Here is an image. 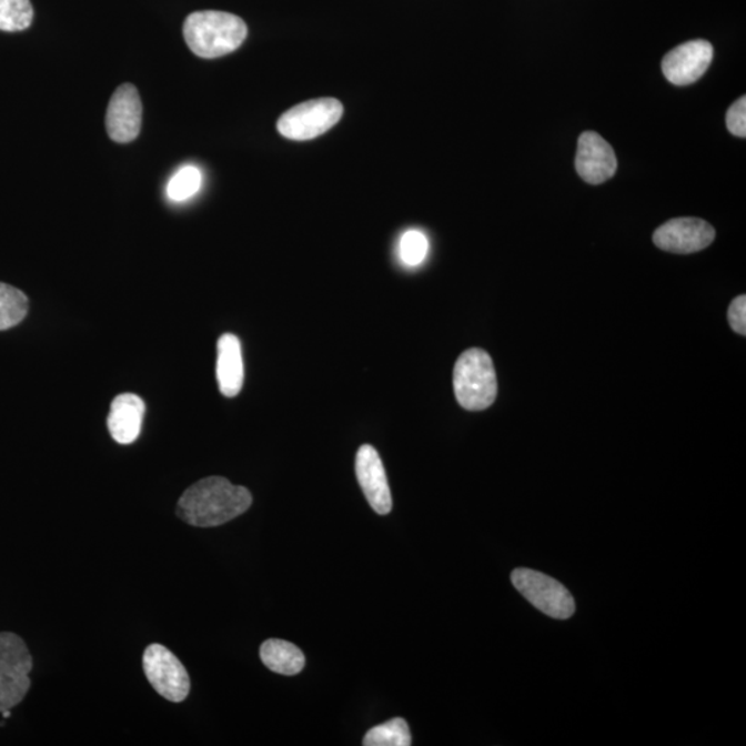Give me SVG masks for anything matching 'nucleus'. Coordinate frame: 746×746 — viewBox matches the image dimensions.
Returning <instances> with one entry per match:
<instances>
[{"label": "nucleus", "instance_id": "nucleus-21", "mask_svg": "<svg viewBox=\"0 0 746 746\" xmlns=\"http://www.w3.org/2000/svg\"><path fill=\"white\" fill-rule=\"evenodd\" d=\"M726 123L728 132L745 138L746 135V98L739 99L727 111Z\"/></svg>", "mask_w": 746, "mask_h": 746}, {"label": "nucleus", "instance_id": "nucleus-14", "mask_svg": "<svg viewBox=\"0 0 746 746\" xmlns=\"http://www.w3.org/2000/svg\"><path fill=\"white\" fill-rule=\"evenodd\" d=\"M216 376L220 392L233 399L244 386V360L240 339L233 333H224L218 341Z\"/></svg>", "mask_w": 746, "mask_h": 746}, {"label": "nucleus", "instance_id": "nucleus-16", "mask_svg": "<svg viewBox=\"0 0 746 746\" xmlns=\"http://www.w3.org/2000/svg\"><path fill=\"white\" fill-rule=\"evenodd\" d=\"M28 314V298L17 288L0 282V331L19 325Z\"/></svg>", "mask_w": 746, "mask_h": 746}, {"label": "nucleus", "instance_id": "nucleus-2", "mask_svg": "<svg viewBox=\"0 0 746 746\" xmlns=\"http://www.w3.org/2000/svg\"><path fill=\"white\" fill-rule=\"evenodd\" d=\"M186 44L202 59H218L235 52L248 36L245 21L224 11H196L183 27Z\"/></svg>", "mask_w": 746, "mask_h": 746}, {"label": "nucleus", "instance_id": "nucleus-15", "mask_svg": "<svg viewBox=\"0 0 746 746\" xmlns=\"http://www.w3.org/2000/svg\"><path fill=\"white\" fill-rule=\"evenodd\" d=\"M260 658L270 671L285 676L301 674L306 665L302 649L280 638L265 641L260 647Z\"/></svg>", "mask_w": 746, "mask_h": 746}, {"label": "nucleus", "instance_id": "nucleus-9", "mask_svg": "<svg viewBox=\"0 0 746 746\" xmlns=\"http://www.w3.org/2000/svg\"><path fill=\"white\" fill-rule=\"evenodd\" d=\"M143 118L139 90L132 83H123L112 94L105 115V128L111 140L127 144L138 139Z\"/></svg>", "mask_w": 746, "mask_h": 746}, {"label": "nucleus", "instance_id": "nucleus-11", "mask_svg": "<svg viewBox=\"0 0 746 746\" xmlns=\"http://www.w3.org/2000/svg\"><path fill=\"white\" fill-rule=\"evenodd\" d=\"M576 172L589 184H602L617 172L613 147L595 132L581 134L575 158Z\"/></svg>", "mask_w": 746, "mask_h": 746}, {"label": "nucleus", "instance_id": "nucleus-12", "mask_svg": "<svg viewBox=\"0 0 746 746\" xmlns=\"http://www.w3.org/2000/svg\"><path fill=\"white\" fill-rule=\"evenodd\" d=\"M355 474L373 511L382 516L392 512L393 500L386 471L381 456L372 445L365 444L359 450L355 457Z\"/></svg>", "mask_w": 746, "mask_h": 746}, {"label": "nucleus", "instance_id": "nucleus-13", "mask_svg": "<svg viewBox=\"0 0 746 746\" xmlns=\"http://www.w3.org/2000/svg\"><path fill=\"white\" fill-rule=\"evenodd\" d=\"M145 414L144 401L139 395L124 393L117 395L111 404L109 431L118 444H132L139 438L141 423Z\"/></svg>", "mask_w": 746, "mask_h": 746}, {"label": "nucleus", "instance_id": "nucleus-17", "mask_svg": "<svg viewBox=\"0 0 746 746\" xmlns=\"http://www.w3.org/2000/svg\"><path fill=\"white\" fill-rule=\"evenodd\" d=\"M412 742L409 723L401 717L372 727L365 734V746H410Z\"/></svg>", "mask_w": 746, "mask_h": 746}, {"label": "nucleus", "instance_id": "nucleus-3", "mask_svg": "<svg viewBox=\"0 0 746 746\" xmlns=\"http://www.w3.org/2000/svg\"><path fill=\"white\" fill-rule=\"evenodd\" d=\"M457 403L466 411H484L495 403L496 372L493 359L482 349H468L457 359L454 369Z\"/></svg>", "mask_w": 746, "mask_h": 746}, {"label": "nucleus", "instance_id": "nucleus-4", "mask_svg": "<svg viewBox=\"0 0 746 746\" xmlns=\"http://www.w3.org/2000/svg\"><path fill=\"white\" fill-rule=\"evenodd\" d=\"M33 661L20 636L0 632V714L26 698L31 688Z\"/></svg>", "mask_w": 746, "mask_h": 746}, {"label": "nucleus", "instance_id": "nucleus-8", "mask_svg": "<svg viewBox=\"0 0 746 746\" xmlns=\"http://www.w3.org/2000/svg\"><path fill=\"white\" fill-rule=\"evenodd\" d=\"M716 231L697 218L672 219L653 235L654 244L663 251L688 254L703 251L715 241Z\"/></svg>", "mask_w": 746, "mask_h": 746}, {"label": "nucleus", "instance_id": "nucleus-7", "mask_svg": "<svg viewBox=\"0 0 746 746\" xmlns=\"http://www.w3.org/2000/svg\"><path fill=\"white\" fill-rule=\"evenodd\" d=\"M143 668L147 679L161 697L172 703H183L189 697L190 676L171 649L162 644H151L143 655Z\"/></svg>", "mask_w": 746, "mask_h": 746}, {"label": "nucleus", "instance_id": "nucleus-10", "mask_svg": "<svg viewBox=\"0 0 746 746\" xmlns=\"http://www.w3.org/2000/svg\"><path fill=\"white\" fill-rule=\"evenodd\" d=\"M714 59V47L703 39H695L671 50L663 60L664 75L677 87L697 82Z\"/></svg>", "mask_w": 746, "mask_h": 746}, {"label": "nucleus", "instance_id": "nucleus-18", "mask_svg": "<svg viewBox=\"0 0 746 746\" xmlns=\"http://www.w3.org/2000/svg\"><path fill=\"white\" fill-rule=\"evenodd\" d=\"M32 20L30 0H0V31H24L31 27Z\"/></svg>", "mask_w": 746, "mask_h": 746}, {"label": "nucleus", "instance_id": "nucleus-22", "mask_svg": "<svg viewBox=\"0 0 746 746\" xmlns=\"http://www.w3.org/2000/svg\"><path fill=\"white\" fill-rule=\"evenodd\" d=\"M728 324L732 325L734 332L739 335H746V298L745 295L737 296L728 306L727 311Z\"/></svg>", "mask_w": 746, "mask_h": 746}, {"label": "nucleus", "instance_id": "nucleus-20", "mask_svg": "<svg viewBox=\"0 0 746 746\" xmlns=\"http://www.w3.org/2000/svg\"><path fill=\"white\" fill-rule=\"evenodd\" d=\"M429 241L426 235L417 230H411L403 235L400 242V254L403 262L409 265H417L426 259Z\"/></svg>", "mask_w": 746, "mask_h": 746}, {"label": "nucleus", "instance_id": "nucleus-19", "mask_svg": "<svg viewBox=\"0 0 746 746\" xmlns=\"http://www.w3.org/2000/svg\"><path fill=\"white\" fill-rule=\"evenodd\" d=\"M202 174L195 167H184L174 174L168 184V196L174 202H183L200 191Z\"/></svg>", "mask_w": 746, "mask_h": 746}, {"label": "nucleus", "instance_id": "nucleus-1", "mask_svg": "<svg viewBox=\"0 0 746 746\" xmlns=\"http://www.w3.org/2000/svg\"><path fill=\"white\" fill-rule=\"evenodd\" d=\"M252 494L224 477H208L192 484L180 497L178 516L194 527H219L252 506Z\"/></svg>", "mask_w": 746, "mask_h": 746}, {"label": "nucleus", "instance_id": "nucleus-6", "mask_svg": "<svg viewBox=\"0 0 746 746\" xmlns=\"http://www.w3.org/2000/svg\"><path fill=\"white\" fill-rule=\"evenodd\" d=\"M514 587L540 612L555 619H568L575 613L574 597L567 587L552 576L530 568L512 573Z\"/></svg>", "mask_w": 746, "mask_h": 746}, {"label": "nucleus", "instance_id": "nucleus-5", "mask_svg": "<svg viewBox=\"0 0 746 746\" xmlns=\"http://www.w3.org/2000/svg\"><path fill=\"white\" fill-rule=\"evenodd\" d=\"M343 105L336 99H315L286 111L276 123L285 139L306 141L319 138L342 120Z\"/></svg>", "mask_w": 746, "mask_h": 746}]
</instances>
